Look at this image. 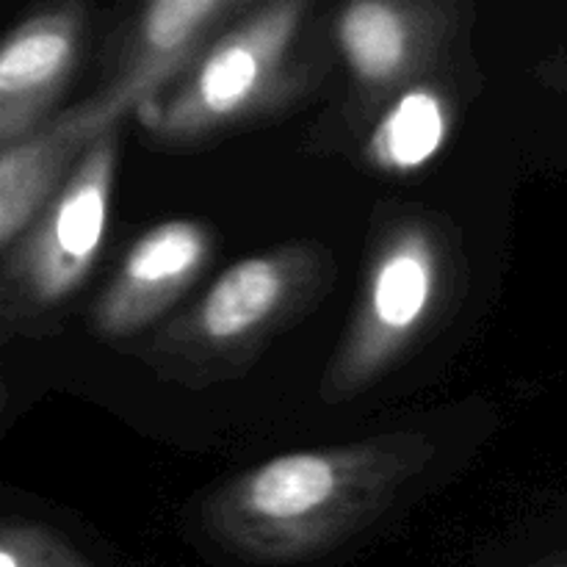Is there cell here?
<instances>
[{
	"instance_id": "6da1fadb",
	"label": "cell",
	"mask_w": 567,
	"mask_h": 567,
	"mask_svg": "<svg viewBox=\"0 0 567 567\" xmlns=\"http://www.w3.org/2000/svg\"><path fill=\"white\" fill-rule=\"evenodd\" d=\"M435 454L421 432L280 454L216 487L203 524L249 563H308L374 524Z\"/></svg>"
},
{
	"instance_id": "7a4b0ae2",
	"label": "cell",
	"mask_w": 567,
	"mask_h": 567,
	"mask_svg": "<svg viewBox=\"0 0 567 567\" xmlns=\"http://www.w3.org/2000/svg\"><path fill=\"white\" fill-rule=\"evenodd\" d=\"M465 288L460 233L430 208H396L374 227L363 288L319 382L324 404L374 388L457 310Z\"/></svg>"
},
{
	"instance_id": "3957f363",
	"label": "cell",
	"mask_w": 567,
	"mask_h": 567,
	"mask_svg": "<svg viewBox=\"0 0 567 567\" xmlns=\"http://www.w3.org/2000/svg\"><path fill=\"white\" fill-rule=\"evenodd\" d=\"M336 277V255L321 241L302 238L249 255L133 354L158 380L188 391L238 380L324 302Z\"/></svg>"
},
{
	"instance_id": "277c9868",
	"label": "cell",
	"mask_w": 567,
	"mask_h": 567,
	"mask_svg": "<svg viewBox=\"0 0 567 567\" xmlns=\"http://www.w3.org/2000/svg\"><path fill=\"white\" fill-rule=\"evenodd\" d=\"M308 0L252 3L155 105L138 114L158 142L197 144L286 109L305 86L293 59Z\"/></svg>"
},
{
	"instance_id": "5b68a950",
	"label": "cell",
	"mask_w": 567,
	"mask_h": 567,
	"mask_svg": "<svg viewBox=\"0 0 567 567\" xmlns=\"http://www.w3.org/2000/svg\"><path fill=\"white\" fill-rule=\"evenodd\" d=\"M120 125L100 133L53 203L3 252L0 330L31 336L83 288L103 252L114 197Z\"/></svg>"
},
{
	"instance_id": "8992f818",
	"label": "cell",
	"mask_w": 567,
	"mask_h": 567,
	"mask_svg": "<svg viewBox=\"0 0 567 567\" xmlns=\"http://www.w3.org/2000/svg\"><path fill=\"white\" fill-rule=\"evenodd\" d=\"M443 0H354L338 9L336 44L352 81V114L380 120L408 89L435 78L460 31Z\"/></svg>"
},
{
	"instance_id": "52a82bcc",
	"label": "cell",
	"mask_w": 567,
	"mask_h": 567,
	"mask_svg": "<svg viewBox=\"0 0 567 567\" xmlns=\"http://www.w3.org/2000/svg\"><path fill=\"white\" fill-rule=\"evenodd\" d=\"M252 6V0H153L142 6L109 83L64 114L89 136L142 114L166 89L199 64L210 44Z\"/></svg>"
},
{
	"instance_id": "ba28073f",
	"label": "cell",
	"mask_w": 567,
	"mask_h": 567,
	"mask_svg": "<svg viewBox=\"0 0 567 567\" xmlns=\"http://www.w3.org/2000/svg\"><path fill=\"white\" fill-rule=\"evenodd\" d=\"M214 255V236L197 219H166L131 244L120 269L92 308L103 341L142 336L199 280Z\"/></svg>"
},
{
	"instance_id": "9c48e42d",
	"label": "cell",
	"mask_w": 567,
	"mask_h": 567,
	"mask_svg": "<svg viewBox=\"0 0 567 567\" xmlns=\"http://www.w3.org/2000/svg\"><path fill=\"white\" fill-rule=\"evenodd\" d=\"M89 9L81 0L48 6L17 22L0 44V147L22 142L55 120L66 92Z\"/></svg>"
},
{
	"instance_id": "30bf717a",
	"label": "cell",
	"mask_w": 567,
	"mask_h": 567,
	"mask_svg": "<svg viewBox=\"0 0 567 567\" xmlns=\"http://www.w3.org/2000/svg\"><path fill=\"white\" fill-rule=\"evenodd\" d=\"M94 138L61 111L33 136L0 147V252L53 203Z\"/></svg>"
},
{
	"instance_id": "8fae6325",
	"label": "cell",
	"mask_w": 567,
	"mask_h": 567,
	"mask_svg": "<svg viewBox=\"0 0 567 567\" xmlns=\"http://www.w3.org/2000/svg\"><path fill=\"white\" fill-rule=\"evenodd\" d=\"M457 100L443 78L399 94L380 114L363 144V161L380 175L408 177L430 166L449 144Z\"/></svg>"
},
{
	"instance_id": "7c38bea8",
	"label": "cell",
	"mask_w": 567,
	"mask_h": 567,
	"mask_svg": "<svg viewBox=\"0 0 567 567\" xmlns=\"http://www.w3.org/2000/svg\"><path fill=\"white\" fill-rule=\"evenodd\" d=\"M0 567H97L55 529L25 518L0 524Z\"/></svg>"
},
{
	"instance_id": "4fadbf2b",
	"label": "cell",
	"mask_w": 567,
	"mask_h": 567,
	"mask_svg": "<svg viewBox=\"0 0 567 567\" xmlns=\"http://www.w3.org/2000/svg\"><path fill=\"white\" fill-rule=\"evenodd\" d=\"M529 567H567V551L551 554V557H543L537 563H532Z\"/></svg>"
}]
</instances>
